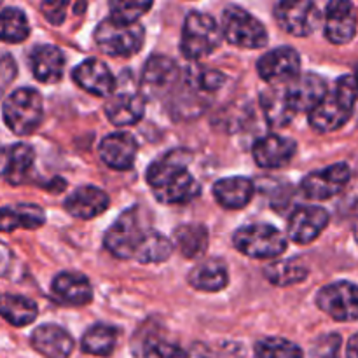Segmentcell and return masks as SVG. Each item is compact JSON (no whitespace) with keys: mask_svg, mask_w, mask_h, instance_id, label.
<instances>
[{"mask_svg":"<svg viewBox=\"0 0 358 358\" xmlns=\"http://www.w3.org/2000/svg\"><path fill=\"white\" fill-rule=\"evenodd\" d=\"M297 143L292 138L280 135H268L259 138L254 143V154L255 163L261 168H282L292 161L296 156Z\"/></svg>","mask_w":358,"mask_h":358,"instance_id":"cell-18","label":"cell"},{"mask_svg":"<svg viewBox=\"0 0 358 358\" xmlns=\"http://www.w3.org/2000/svg\"><path fill=\"white\" fill-rule=\"evenodd\" d=\"M145 112V98L140 93L121 91L108 96L105 105V115L114 126H133L143 117Z\"/></svg>","mask_w":358,"mask_h":358,"instance_id":"cell-20","label":"cell"},{"mask_svg":"<svg viewBox=\"0 0 358 358\" xmlns=\"http://www.w3.org/2000/svg\"><path fill=\"white\" fill-rule=\"evenodd\" d=\"M255 185L247 177H227L220 178L213 184V196L217 203L224 208L240 210L252 201Z\"/></svg>","mask_w":358,"mask_h":358,"instance_id":"cell-27","label":"cell"},{"mask_svg":"<svg viewBox=\"0 0 358 358\" xmlns=\"http://www.w3.org/2000/svg\"><path fill=\"white\" fill-rule=\"evenodd\" d=\"M38 308L31 299L14 294H0V317L14 327L30 325L37 318Z\"/></svg>","mask_w":358,"mask_h":358,"instance_id":"cell-30","label":"cell"},{"mask_svg":"<svg viewBox=\"0 0 358 358\" xmlns=\"http://www.w3.org/2000/svg\"><path fill=\"white\" fill-rule=\"evenodd\" d=\"M317 306L338 322H355L358 318L357 285L352 282H336L325 285L317 294Z\"/></svg>","mask_w":358,"mask_h":358,"instance_id":"cell-11","label":"cell"},{"mask_svg":"<svg viewBox=\"0 0 358 358\" xmlns=\"http://www.w3.org/2000/svg\"><path fill=\"white\" fill-rule=\"evenodd\" d=\"M187 282L192 289L203 292H220L229 285V273L219 259H206L191 269Z\"/></svg>","mask_w":358,"mask_h":358,"instance_id":"cell-28","label":"cell"},{"mask_svg":"<svg viewBox=\"0 0 358 358\" xmlns=\"http://www.w3.org/2000/svg\"><path fill=\"white\" fill-rule=\"evenodd\" d=\"M278 27L294 37H308L322 23V13L313 0H280L275 6Z\"/></svg>","mask_w":358,"mask_h":358,"instance_id":"cell-9","label":"cell"},{"mask_svg":"<svg viewBox=\"0 0 358 358\" xmlns=\"http://www.w3.org/2000/svg\"><path fill=\"white\" fill-rule=\"evenodd\" d=\"M171 245H175L184 257H201L208 248V229L198 222L182 224L173 231Z\"/></svg>","mask_w":358,"mask_h":358,"instance_id":"cell-29","label":"cell"},{"mask_svg":"<svg viewBox=\"0 0 358 358\" xmlns=\"http://www.w3.org/2000/svg\"><path fill=\"white\" fill-rule=\"evenodd\" d=\"M119 331L112 325L98 324L87 329L86 334L83 336L80 341V348L87 355H96V357H108L114 352L115 345H117Z\"/></svg>","mask_w":358,"mask_h":358,"instance_id":"cell-31","label":"cell"},{"mask_svg":"<svg viewBox=\"0 0 358 358\" xmlns=\"http://www.w3.org/2000/svg\"><path fill=\"white\" fill-rule=\"evenodd\" d=\"M352 178V170L346 163H336L324 170L311 171L301 182V191L308 199L325 201L345 191Z\"/></svg>","mask_w":358,"mask_h":358,"instance_id":"cell-10","label":"cell"},{"mask_svg":"<svg viewBox=\"0 0 358 358\" xmlns=\"http://www.w3.org/2000/svg\"><path fill=\"white\" fill-rule=\"evenodd\" d=\"M30 35V23L21 9L7 7L0 13V41L20 44Z\"/></svg>","mask_w":358,"mask_h":358,"instance_id":"cell-33","label":"cell"},{"mask_svg":"<svg viewBox=\"0 0 358 358\" xmlns=\"http://www.w3.org/2000/svg\"><path fill=\"white\" fill-rule=\"evenodd\" d=\"M94 42L108 56H133L143 48L145 30L140 23H117L107 17L94 30Z\"/></svg>","mask_w":358,"mask_h":358,"instance_id":"cell-7","label":"cell"},{"mask_svg":"<svg viewBox=\"0 0 358 358\" xmlns=\"http://www.w3.org/2000/svg\"><path fill=\"white\" fill-rule=\"evenodd\" d=\"M72 79L80 90L94 96H110L115 90V79L110 69L98 58L84 59L72 72Z\"/></svg>","mask_w":358,"mask_h":358,"instance_id":"cell-15","label":"cell"},{"mask_svg":"<svg viewBox=\"0 0 358 358\" xmlns=\"http://www.w3.org/2000/svg\"><path fill=\"white\" fill-rule=\"evenodd\" d=\"M21 213H23L24 229H37L44 226L45 213L38 205H20Z\"/></svg>","mask_w":358,"mask_h":358,"instance_id":"cell-41","label":"cell"},{"mask_svg":"<svg viewBox=\"0 0 358 358\" xmlns=\"http://www.w3.org/2000/svg\"><path fill=\"white\" fill-rule=\"evenodd\" d=\"M341 336L329 334L318 339L317 345L311 350V358H339V350H341Z\"/></svg>","mask_w":358,"mask_h":358,"instance_id":"cell-38","label":"cell"},{"mask_svg":"<svg viewBox=\"0 0 358 358\" xmlns=\"http://www.w3.org/2000/svg\"><path fill=\"white\" fill-rule=\"evenodd\" d=\"M191 159L192 154L187 149H173L150 164L145 177L157 201L185 205L198 198L201 187L187 168Z\"/></svg>","mask_w":358,"mask_h":358,"instance_id":"cell-2","label":"cell"},{"mask_svg":"<svg viewBox=\"0 0 358 358\" xmlns=\"http://www.w3.org/2000/svg\"><path fill=\"white\" fill-rule=\"evenodd\" d=\"M23 227V213H21L20 205L10 208V206H3L0 208V233H13V231Z\"/></svg>","mask_w":358,"mask_h":358,"instance_id":"cell-40","label":"cell"},{"mask_svg":"<svg viewBox=\"0 0 358 358\" xmlns=\"http://www.w3.org/2000/svg\"><path fill=\"white\" fill-rule=\"evenodd\" d=\"M220 31L229 44L241 49H261L268 44V31L264 24L238 6L226 7Z\"/></svg>","mask_w":358,"mask_h":358,"instance_id":"cell-8","label":"cell"},{"mask_svg":"<svg viewBox=\"0 0 358 358\" xmlns=\"http://www.w3.org/2000/svg\"><path fill=\"white\" fill-rule=\"evenodd\" d=\"M308 268L299 259L275 261L264 268V276L271 285L290 287L304 282L308 278Z\"/></svg>","mask_w":358,"mask_h":358,"instance_id":"cell-32","label":"cell"},{"mask_svg":"<svg viewBox=\"0 0 358 358\" xmlns=\"http://www.w3.org/2000/svg\"><path fill=\"white\" fill-rule=\"evenodd\" d=\"M329 226V213L322 206H301L290 215L287 224L289 240L297 245H308L317 240Z\"/></svg>","mask_w":358,"mask_h":358,"instance_id":"cell-14","label":"cell"},{"mask_svg":"<svg viewBox=\"0 0 358 358\" xmlns=\"http://www.w3.org/2000/svg\"><path fill=\"white\" fill-rule=\"evenodd\" d=\"M143 350L147 352V355H154L157 358H185L184 350L178 348L177 345H171L164 339L152 338V336L143 341Z\"/></svg>","mask_w":358,"mask_h":358,"instance_id":"cell-37","label":"cell"},{"mask_svg":"<svg viewBox=\"0 0 358 358\" xmlns=\"http://www.w3.org/2000/svg\"><path fill=\"white\" fill-rule=\"evenodd\" d=\"M357 103V84L352 73L339 77L336 90L327 93L324 100L308 112L311 128L318 133H332L352 119Z\"/></svg>","mask_w":358,"mask_h":358,"instance_id":"cell-3","label":"cell"},{"mask_svg":"<svg viewBox=\"0 0 358 358\" xmlns=\"http://www.w3.org/2000/svg\"><path fill=\"white\" fill-rule=\"evenodd\" d=\"M103 245L114 257L140 264L164 262L173 254L171 240L142 222L138 206H131L107 229Z\"/></svg>","mask_w":358,"mask_h":358,"instance_id":"cell-1","label":"cell"},{"mask_svg":"<svg viewBox=\"0 0 358 358\" xmlns=\"http://www.w3.org/2000/svg\"><path fill=\"white\" fill-rule=\"evenodd\" d=\"M222 42V31L217 21L205 13L187 14L182 28L180 51L185 59H201L212 55Z\"/></svg>","mask_w":358,"mask_h":358,"instance_id":"cell-5","label":"cell"},{"mask_svg":"<svg viewBox=\"0 0 358 358\" xmlns=\"http://www.w3.org/2000/svg\"><path fill=\"white\" fill-rule=\"evenodd\" d=\"M187 83L199 93H215L226 83V76L219 70L199 69L187 73Z\"/></svg>","mask_w":358,"mask_h":358,"instance_id":"cell-36","label":"cell"},{"mask_svg":"<svg viewBox=\"0 0 358 358\" xmlns=\"http://www.w3.org/2000/svg\"><path fill=\"white\" fill-rule=\"evenodd\" d=\"M100 157L112 170H129L135 163L138 143L135 136L124 131H115L105 136L100 143Z\"/></svg>","mask_w":358,"mask_h":358,"instance_id":"cell-17","label":"cell"},{"mask_svg":"<svg viewBox=\"0 0 358 358\" xmlns=\"http://www.w3.org/2000/svg\"><path fill=\"white\" fill-rule=\"evenodd\" d=\"M259 103H261L266 121L271 128H285L297 115L285 91V84L269 86L264 91H261Z\"/></svg>","mask_w":358,"mask_h":358,"instance_id":"cell-25","label":"cell"},{"mask_svg":"<svg viewBox=\"0 0 358 358\" xmlns=\"http://www.w3.org/2000/svg\"><path fill=\"white\" fill-rule=\"evenodd\" d=\"M233 245L247 257L275 259L287 250V238L271 224H250L233 234Z\"/></svg>","mask_w":358,"mask_h":358,"instance_id":"cell-6","label":"cell"},{"mask_svg":"<svg viewBox=\"0 0 358 358\" xmlns=\"http://www.w3.org/2000/svg\"><path fill=\"white\" fill-rule=\"evenodd\" d=\"M257 72L269 86H280L296 79L301 73L299 52L289 45H282L266 52L257 62Z\"/></svg>","mask_w":358,"mask_h":358,"instance_id":"cell-12","label":"cell"},{"mask_svg":"<svg viewBox=\"0 0 358 358\" xmlns=\"http://www.w3.org/2000/svg\"><path fill=\"white\" fill-rule=\"evenodd\" d=\"M30 66L35 79L44 84H55L63 77L65 56H63L62 49L56 45H37L30 55Z\"/></svg>","mask_w":358,"mask_h":358,"instance_id":"cell-26","label":"cell"},{"mask_svg":"<svg viewBox=\"0 0 358 358\" xmlns=\"http://www.w3.org/2000/svg\"><path fill=\"white\" fill-rule=\"evenodd\" d=\"M14 76H16V65H14L13 58L6 56V58L0 59V93H2L7 84H10Z\"/></svg>","mask_w":358,"mask_h":358,"instance_id":"cell-42","label":"cell"},{"mask_svg":"<svg viewBox=\"0 0 358 358\" xmlns=\"http://www.w3.org/2000/svg\"><path fill=\"white\" fill-rule=\"evenodd\" d=\"M66 7H69V0H44L41 10L48 23L59 27L66 17Z\"/></svg>","mask_w":358,"mask_h":358,"instance_id":"cell-39","label":"cell"},{"mask_svg":"<svg viewBox=\"0 0 358 358\" xmlns=\"http://www.w3.org/2000/svg\"><path fill=\"white\" fill-rule=\"evenodd\" d=\"M34 159V149L27 143H14L9 149H0V178L10 185L23 184L30 173Z\"/></svg>","mask_w":358,"mask_h":358,"instance_id":"cell-23","label":"cell"},{"mask_svg":"<svg viewBox=\"0 0 358 358\" xmlns=\"http://www.w3.org/2000/svg\"><path fill=\"white\" fill-rule=\"evenodd\" d=\"M108 205H110V198L107 192L94 185H83V187L76 189L63 203L70 215L83 220L101 215L108 208Z\"/></svg>","mask_w":358,"mask_h":358,"instance_id":"cell-19","label":"cell"},{"mask_svg":"<svg viewBox=\"0 0 358 358\" xmlns=\"http://www.w3.org/2000/svg\"><path fill=\"white\" fill-rule=\"evenodd\" d=\"M255 358H304L296 343L283 338H264L255 343Z\"/></svg>","mask_w":358,"mask_h":358,"instance_id":"cell-34","label":"cell"},{"mask_svg":"<svg viewBox=\"0 0 358 358\" xmlns=\"http://www.w3.org/2000/svg\"><path fill=\"white\" fill-rule=\"evenodd\" d=\"M51 292L59 303L70 306H86L93 301L90 280L79 273H59L51 283Z\"/></svg>","mask_w":358,"mask_h":358,"instance_id":"cell-24","label":"cell"},{"mask_svg":"<svg viewBox=\"0 0 358 358\" xmlns=\"http://www.w3.org/2000/svg\"><path fill=\"white\" fill-rule=\"evenodd\" d=\"M178 65L171 58L163 55L150 56L142 72V86L150 96L163 94L177 83Z\"/></svg>","mask_w":358,"mask_h":358,"instance_id":"cell-21","label":"cell"},{"mask_svg":"<svg viewBox=\"0 0 358 358\" xmlns=\"http://www.w3.org/2000/svg\"><path fill=\"white\" fill-rule=\"evenodd\" d=\"M10 262H13V254H10L9 248L3 243H0V276L7 275L10 268Z\"/></svg>","mask_w":358,"mask_h":358,"instance_id":"cell-43","label":"cell"},{"mask_svg":"<svg viewBox=\"0 0 358 358\" xmlns=\"http://www.w3.org/2000/svg\"><path fill=\"white\" fill-rule=\"evenodd\" d=\"M357 334H353L352 338H350L348 341V346H346V358H358L357 357Z\"/></svg>","mask_w":358,"mask_h":358,"instance_id":"cell-44","label":"cell"},{"mask_svg":"<svg viewBox=\"0 0 358 358\" xmlns=\"http://www.w3.org/2000/svg\"><path fill=\"white\" fill-rule=\"evenodd\" d=\"M31 346L45 358H69L73 352V339L65 329L45 324L31 332Z\"/></svg>","mask_w":358,"mask_h":358,"instance_id":"cell-22","label":"cell"},{"mask_svg":"<svg viewBox=\"0 0 358 358\" xmlns=\"http://www.w3.org/2000/svg\"><path fill=\"white\" fill-rule=\"evenodd\" d=\"M285 91L297 114L310 112L329 93L325 80L317 73H299L296 79L285 84Z\"/></svg>","mask_w":358,"mask_h":358,"instance_id":"cell-16","label":"cell"},{"mask_svg":"<svg viewBox=\"0 0 358 358\" xmlns=\"http://www.w3.org/2000/svg\"><path fill=\"white\" fill-rule=\"evenodd\" d=\"M357 34V10L352 0H331L325 10V37L332 44H348Z\"/></svg>","mask_w":358,"mask_h":358,"instance_id":"cell-13","label":"cell"},{"mask_svg":"<svg viewBox=\"0 0 358 358\" xmlns=\"http://www.w3.org/2000/svg\"><path fill=\"white\" fill-rule=\"evenodd\" d=\"M154 0H108L110 20L117 23H138L140 17L152 7Z\"/></svg>","mask_w":358,"mask_h":358,"instance_id":"cell-35","label":"cell"},{"mask_svg":"<svg viewBox=\"0 0 358 358\" xmlns=\"http://www.w3.org/2000/svg\"><path fill=\"white\" fill-rule=\"evenodd\" d=\"M3 122L14 135H31L44 119V101L38 91L20 87L6 98L2 107Z\"/></svg>","mask_w":358,"mask_h":358,"instance_id":"cell-4","label":"cell"}]
</instances>
